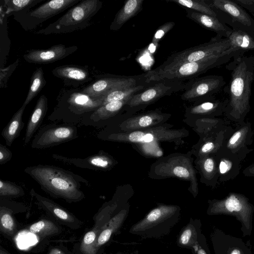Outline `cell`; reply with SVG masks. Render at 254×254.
Returning a JSON list of instances; mask_svg holds the SVG:
<instances>
[{
	"label": "cell",
	"instance_id": "1",
	"mask_svg": "<svg viewBox=\"0 0 254 254\" xmlns=\"http://www.w3.org/2000/svg\"><path fill=\"white\" fill-rule=\"evenodd\" d=\"M226 68L231 72V79L224 88L228 95L224 114L229 120L240 124L245 122L251 109L254 56H235L226 64Z\"/></svg>",
	"mask_w": 254,
	"mask_h": 254
},
{
	"label": "cell",
	"instance_id": "2",
	"mask_svg": "<svg viewBox=\"0 0 254 254\" xmlns=\"http://www.w3.org/2000/svg\"><path fill=\"white\" fill-rule=\"evenodd\" d=\"M24 172L50 196L63 198L69 202L79 201L85 198L81 190V183L86 186L90 185L82 177L53 165L38 164L28 166Z\"/></svg>",
	"mask_w": 254,
	"mask_h": 254
},
{
	"label": "cell",
	"instance_id": "3",
	"mask_svg": "<svg viewBox=\"0 0 254 254\" xmlns=\"http://www.w3.org/2000/svg\"><path fill=\"white\" fill-rule=\"evenodd\" d=\"M240 56L238 52L229 49L219 55L199 61L182 63L165 68L156 67L145 74V82L150 83L166 79H192L210 69L228 63L235 56Z\"/></svg>",
	"mask_w": 254,
	"mask_h": 254
},
{
	"label": "cell",
	"instance_id": "4",
	"mask_svg": "<svg viewBox=\"0 0 254 254\" xmlns=\"http://www.w3.org/2000/svg\"><path fill=\"white\" fill-rule=\"evenodd\" d=\"M190 151L187 153H174L162 157L153 163L148 176L153 179L177 178L189 181L188 190L195 197L198 193L197 170L193 164V158Z\"/></svg>",
	"mask_w": 254,
	"mask_h": 254
},
{
	"label": "cell",
	"instance_id": "5",
	"mask_svg": "<svg viewBox=\"0 0 254 254\" xmlns=\"http://www.w3.org/2000/svg\"><path fill=\"white\" fill-rule=\"evenodd\" d=\"M172 125L165 124L159 127L131 131L100 132L99 138L104 140L141 144L167 141L179 145L184 142L189 132L185 128L171 129Z\"/></svg>",
	"mask_w": 254,
	"mask_h": 254
},
{
	"label": "cell",
	"instance_id": "6",
	"mask_svg": "<svg viewBox=\"0 0 254 254\" xmlns=\"http://www.w3.org/2000/svg\"><path fill=\"white\" fill-rule=\"evenodd\" d=\"M99 0H81L58 20L37 34L50 35L73 32L87 27L92 17L102 7Z\"/></svg>",
	"mask_w": 254,
	"mask_h": 254
},
{
	"label": "cell",
	"instance_id": "7",
	"mask_svg": "<svg viewBox=\"0 0 254 254\" xmlns=\"http://www.w3.org/2000/svg\"><path fill=\"white\" fill-rule=\"evenodd\" d=\"M207 213L209 215L224 214L235 216L245 229L251 228L254 206L245 195L230 192L222 199L209 200Z\"/></svg>",
	"mask_w": 254,
	"mask_h": 254
},
{
	"label": "cell",
	"instance_id": "8",
	"mask_svg": "<svg viewBox=\"0 0 254 254\" xmlns=\"http://www.w3.org/2000/svg\"><path fill=\"white\" fill-rule=\"evenodd\" d=\"M230 48L228 38L216 36L205 43L173 54L158 68H165L182 63L195 62L219 55Z\"/></svg>",
	"mask_w": 254,
	"mask_h": 254
},
{
	"label": "cell",
	"instance_id": "9",
	"mask_svg": "<svg viewBox=\"0 0 254 254\" xmlns=\"http://www.w3.org/2000/svg\"><path fill=\"white\" fill-rule=\"evenodd\" d=\"M217 14V17L232 29L254 32V19L233 0H205Z\"/></svg>",
	"mask_w": 254,
	"mask_h": 254
},
{
	"label": "cell",
	"instance_id": "10",
	"mask_svg": "<svg viewBox=\"0 0 254 254\" xmlns=\"http://www.w3.org/2000/svg\"><path fill=\"white\" fill-rule=\"evenodd\" d=\"M78 137L77 128L73 124H51L42 127L32 140L33 149H43L60 145Z\"/></svg>",
	"mask_w": 254,
	"mask_h": 254
},
{
	"label": "cell",
	"instance_id": "11",
	"mask_svg": "<svg viewBox=\"0 0 254 254\" xmlns=\"http://www.w3.org/2000/svg\"><path fill=\"white\" fill-rule=\"evenodd\" d=\"M225 84L223 77L219 75L195 78L185 85L181 98L184 101L191 102L208 98L214 96Z\"/></svg>",
	"mask_w": 254,
	"mask_h": 254
},
{
	"label": "cell",
	"instance_id": "12",
	"mask_svg": "<svg viewBox=\"0 0 254 254\" xmlns=\"http://www.w3.org/2000/svg\"><path fill=\"white\" fill-rule=\"evenodd\" d=\"M158 82L152 87L133 95L126 106L132 108L148 105L164 96L184 89L185 86L178 80L166 79Z\"/></svg>",
	"mask_w": 254,
	"mask_h": 254
},
{
	"label": "cell",
	"instance_id": "13",
	"mask_svg": "<svg viewBox=\"0 0 254 254\" xmlns=\"http://www.w3.org/2000/svg\"><path fill=\"white\" fill-rule=\"evenodd\" d=\"M254 132L249 122L237 124L232 133L225 140L222 147L236 154L243 161L247 155L254 150L248 145L253 143Z\"/></svg>",
	"mask_w": 254,
	"mask_h": 254
},
{
	"label": "cell",
	"instance_id": "14",
	"mask_svg": "<svg viewBox=\"0 0 254 254\" xmlns=\"http://www.w3.org/2000/svg\"><path fill=\"white\" fill-rule=\"evenodd\" d=\"M52 158L78 168L97 171L110 170L118 163L112 156L103 150L84 158H70L57 154H53Z\"/></svg>",
	"mask_w": 254,
	"mask_h": 254
},
{
	"label": "cell",
	"instance_id": "15",
	"mask_svg": "<svg viewBox=\"0 0 254 254\" xmlns=\"http://www.w3.org/2000/svg\"><path fill=\"white\" fill-rule=\"evenodd\" d=\"M227 103V99L221 100L214 96L196 101L186 108L184 122L200 118L222 116Z\"/></svg>",
	"mask_w": 254,
	"mask_h": 254
},
{
	"label": "cell",
	"instance_id": "16",
	"mask_svg": "<svg viewBox=\"0 0 254 254\" xmlns=\"http://www.w3.org/2000/svg\"><path fill=\"white\" fill-rule=\"evenodd\" d=\"M169 113L151 111L128 118L119 125L121 131H131L164 125L171 117Z\"/></svg>",
	"mask_w": 254,
	"mask_h": 254
},
{
	"label": "cell",
	"instance_id": "17",
	"mask_svg": "<svg viewBox=\"0 0 254 254\" xmlns=\"http://www.w3.org/2000/svg\"><path fill=\"white\" fill-rule=\"evenodd\" d=\"M77 50V46L58 44L47 49L31 50L23 55V58L29 63L48 64L61 60Z\"/></svg>",
	"mask_w": 254,
	"mask_h": 254
},
{
	"label": "cell",
	"instance_id": "18",
	"mask_svg": "<svg viewBox=\"0 0 254 254\" xmlns=\"http://www.w3.org/2000/svg\"><path fill=\"white\" fill-rule=\"evenodd\" d=\"M136 85V80L133 78L106 77L89 85L81 92L92 98H98L105 96L114 90Z\"/></svg>",
	"mask_w": 254,
	"mask_h": 254
},
{
	"label": "cell",
	"instance_id": "19",
	"mask_svg": "<svg viewBox=\"0 0 254 254\" xmlns=\"http://www.w3.org/2000/svg\"><path fill=\"white\" fill-rule=\"evenodd\" d=\"M219 174V182L236 178L239 174L242 161L235 154L222 147L215 154Z\"/></svg>",
	"mask_w": 254,
	"mask_h": 254
},
{
	"label": "cell",
	"instance_id": "20",
	"mask_svg": "<svg viewBox=\"0 0 254 254\" xmlns=\"http://www.w3.org/2000/svg\"><path fill=\"white\" fill-rule=\"evenodd\" d=\"M234 128L229 125L222 130L199 138L190 152L196 158L215 154L223 146L225 140L232 133Z\"/></svg>",
	"mask_w": 254,
	"mask_h": 254
},
{
	"label": "cell",
	"instance_id": "21",
	"mask_svg": "<svg viewBox=\"0 0 254 254\" xmlns=\"http://www.w3.org/2000/svg\"><path fill=\"white\" fill-rule=\"evenodd\" d=\"M80 0H52L40 5L39 7L24 14L32 20L43 22L54 16L70 7H72Z\"/></svg>",
	"mask_w": 254,
	"mask_h": 254
},
{
	"label": "cell",
	"instance_id": "22",
	"mask_svg": "<svg viewBox=\"0 0 254 254\" xmlns=\"http://www.w3.org/2000/svg\"><path fill=\"white\" fill-rule=\"evenodd\" d=\"M179 209L174 205L161 204L151 210L141 220L131 227L130 231L146 230L172 217Z\"/></svg>",
	"mask_w": 254,
	"mask_h": 254
},
{
	"label": "cell",
	"instance_id": "23",
	"mask_svg": "<svg viewBox=\"0 0 254 254\" xmlns=\"http://www.w3.org/2000/svg\"><path fill=\"white\" fill-rule=\"evenodd\" d=\"M187 17L197 23L204 28L213 31L216 36L228 38L232 31V28L216 17L198 12L185 8Z\"/></svg>",
	"mask_w": 254,
	"mask_h": 254
},
{
	"label": "cell",
	"instance_id": "24",
	"mask_svg": "<svg viewBox=\"0 0 254 254\" xmlns=\"http://www.w3.org/2000/svg\"><path fill=\"white\" fill-rule=\"evenodd\" d=\"M104 98H92L82 92H74L67 100V108L73 117L79 118L82 114L93 112L103 106Z\"/></svg>",
	"mask_w": 254,
	"mask_h": 254
},
{
	"label": "cell",
	"instance_id": "25",
	"mask_svg": "<svg viewBox=\"0 0 254 254\" xmlns=\"http://www.w3.org/2000/svg\"><path fill=\"white\" fill-rule=\"evenodd\" d=\"M194 163L195 168L200 175L201 183L212 188L219 184L218 170L215 154L196 158Z\"/></svg>",
	"mask_w": 254,
	"mask_h": 254
},
{
	"label": "cell",
	"instance_id": "26",
	"mask_svg": "<svg viewBox=\"0 0 254 254\" xmlns=\"http://www.w3.org/2000/svg\"><path fill=\"white\" fill-rule=\"evenodd\" d=\"M110 207L108 206L102 210L95 217L94 227L84 235L80 246V251L84 254H96V243L98 237L104 226L108 221Z\"/></svg>",
	"mask_w": 254,
	"mask_h": 254
},
{
	"label": "cell",
	"instance_id": "27",
	"mask_svg": "<svg viewBox=\"0 0 254 254\" xmlns=\"http://www.w3.org/2000/svg\"><path fill=\"white\" fill-rule=\"evenodd\" d=\"M201 138L218 132L229 126V122L217 117H204L185 122Z\"/></svg>",
	"mask_w": 254,
	"mask_h": 254
},
{
	"label": "cell",
	"instance_id": "28",
	"mask_svg": "<svg viewBox=\"0 0 254 254\" xmlns=\"http://www.w3.org/2000/svg\"><path fill=\"white\" fill-rule=\"evenodd\" d=\"M48 111V99L42 95L38 99L28 120L23 139V145L27 146L40 127Z\"/></svg>",
	"mask_w": 254,
	"mask_h": 254
},
{
	"label": "cell",
	"instance_id": "29",
	"mask_svg": "<svg viewBox=\"0 0 254 254\" xmlns=\"http://www.w3.org/2000/svg\"><path fill=\"white\" fill-rule=\"evenodd\" d=\"M52 73L65 82L73 84H82L91 79L87 68L75 65L57 66L52 70Z\"/></svg>",
	"mask_w": 254,
	"mask_h": 254
},
{
	"label": "cell",
	"instance_id": "30",
	"mask_svg": "<svg viewBox=\"0 0 254 254\" xmlns=\"http://www.w3.org/2000/svg\"><path fill=\"white\" fill-rule=\"evenodd\" d=\"M230 42L229 49L239 53L241 56L250 50H254V32L241 29H232L228 38Z\"/></svg>",
	"mask_w": 254,
	"mask_h": 254
},
{
	"label": "cell",
	"instance_id": "31",
	"mask_svg": "<svg viewBox=\"0 0 254 254\" xmlns=\"http://www.w3.org/2000/svg\"><path fill=\"white\" fill-rule=\"evenodd\" d=\"M143 2V0H128L126 1L112 22L110 29L116 31L120 29L127 21L140 11Z\"/></svg>",
	"mask_w": 254,
	"mask_h": 254
},
{
	"label": "cell",
	"instance_id": "32",
	"mask_svg": "<svg viewBox=\"0 0 254 254\" xmlns=\"http://www.w3.org/2000/svg\"><path fill=\"white\" fill-rule=\"evenodd\" d=\"M30 194L35 199L38 205L60 219L68 222L74 221L73 216L64 208L51 199L40 195L34 189H31Z\"/></svg>",
	"mask_w": 254,
	"mask_h": 254
},
{
	"label": "cell",
	"instance_id": "33",
	"mask_svg": "<svg viewBox=\"0 0 254 254\" xmlns=\"http://www.w3.org/2000/svg\"><path fill=\"white\" fill-rule=\"evenodd\" d=\"M25 107L22 105L1 132V135L4 139L6 145L8 146H11L14 141L19 136L24 126L22 116Z\"/></svg>",
	"mask_w": 254,
	"mask_h": 254
},
{
	"label": "cell",
	"instance_id": "34",
	"mask_svg": "<svg viewBox=\"0 0 254 254\" xmlns=\"http://www.w3.org/2000/svg\"><path fill=\"white\" fill-rule=\"evenodd\" d=\"M126 214L127 210L123 209L105 224L97 239L96 243L97 251L102 246L109 240L111 236L121 226Z\"/></svg>",
	"mask_w": 254,
	"mask_h": 254
},
{
	"label": "cell",
	"instance_id": "35",
	"mask_svg": "<svg viewBox=\"0 0 254 254\" xmlns=\"http://www.w3.org/2000/svg\"><path fill=\"white\" fill-rule=\"evenodd\" d=\"M131 97L122 101L110 102L101 106L92 112L89 116V119L97 123L113 117L126 106Z\"/></svg>",
	"mask_w": 254,
	"mask_h": 254
},
{
	"label": "cell",
	"instance_id": "36",
	"mask_svg": "<svg viewBox=\"0 0 254 254\" xmlns=\"http://www.w3.org/2000/svg\"><path fill=\"white\" fill-rule=\"evenodd\" d=\"M46 83L43 69L40 67L32 74L28 92L23 105L26 106L41 91Z\"/></svg>",
	"mask_w": 254,
	"mask_h": 254
},
{
	"label": "cell",
	"instance_id": "37",
	"mask_svg": "<svg viewBox=\"0 0 254 254\" xmlns=\"http://www.w3.org/2000/svg\"><path fill=\"white\" fill-rule=\"evenodd\" d=\"M143 88V85H137L134 86L125 87L114 90L105 96L103 105L110 102L126 100L131 97L137 92L142 90Z\"/></svg>",
	"mask_w": 254,
	"mask_h": 254
},
{
	"label": "cell",
	"instance_id": "38",
	"mask_svg": "<svg viewBox=\"0 0 254 254\" xmlns=\"http://www.w3.org/2000/svg\"><path fill=\"white\" fill-rule=\"evenodd\" d=\"M166 1L173 2L185 8L217 17L216 12L207 3L205 0H168Z\"/></svg>",
	"mask_w": 254,
	"mask_h": 254
},
{
	"label": "cell",
	"instance_id": "39",
	"mask_svg": "<svg viewBox=\"0 0 254 254\" xmlns=\"http://www.w3.org/2000/svg\"><path fill=\"white\" fill-rule=\"evenodd\" d=\"M59 230L58 227L53 222L46 219L41 220L33 224L29 228L31 233L40 238L55 234Z\"/></svg>",
	"mask_w": 254,
	"mask_h": 254
},
{
	"label": "cell",
	"instance_id": "40",
	"mask_svg": "<svg viewBox=\"0 0 254 254\" xmlns=\"http://www.w3.org/2000/svg\"><path fill=\"white\" fill-rule=\"evenodd\" d=\"M43 0H4V7L5 12H23L35 6Z\"/></svg>",
	"mask_w": 254,
	"mask_h": 254
},
{
	"label": "cell",
	"instance_id": "41",
	"mask_svg": "<svg viewBox=\"0 0 254 254\" xmlns=\"http://www.w3.org/2000/svg\"><path fill=\"white\" fill-rule=\"evenodd\" d=\"M23 188L17 184L6 180L0 179V197H19L23 196Z\"/></svg>",
	"mask_w": 254,
	"mask_h": 254
},
{
	"label": "cell",
	"instance_id": "42",
	"mask_svg": "<svg viewBox=\"0 0 254 254\" xmlns=\"http://www.w3.org/2000/svg\"><path fill=\"white\" fill-rule=\"evenodd\" d=\"M0 228L1 231L7 235H12L15 223L11 209L2 205L0 206Z\"/></svg>",
	"mask_w": 254,
	"mask_h": 254
},
{
	"label": "cell",
	"instance_id": "43",
	"mask_svg": "<svg viewBox=\"0 0 254 254\" xmlns=\"http://www.w3.org/2000/svg\"><path fill=\"white\" fill-rule=\"evenodd\" d=\"M178 243L184 247H191L196 245L197 233L193 225L189 224L183 230L179 236Z\"/></svg>",
	"mask_w": 254,
	"mask_h": 254
},
{
	"label": "cell",
	"instance_id": "44",
	"mask_svg": "<svg viewBox=\"0 0 254 254\" xmlns=\"http://www.w3.org/2000/svg\"><path fill=\"white\" fill-rule=\"evenodd\" d=\"M141 153L145 155L154 157H160L163 154L161 148L158 145V142L135 144Z\"/></svg>",
	"mask_w": 254,
	"mask_h": 254
},
{
	"label": "cell",
	"instance_id": "45",
	"mask_svg": "<svg viewBox=\"0 0 254 254\" xmlns=\"http://www.w3.org/2000/svg\"><path fill=\"white\" fill-rule=\"evenodd\" d=\"M175 25L173 22H169L164 23L159 27L155 33L152 38V42L157 44L158 42L169 32Z\"/></svg>",
	"mask_w": 254,
	"mask_h": 254
},
{
	"label": "cell",
	"instance_id": "46",
	"mask_svg": "<svg viewBox=\"0 0 254 254\" xmlns=\"http://www.w3.org/2000/svg\"><path fill=\"white\" fill-rule=\"evenodd\" d=\"M18 62L19 60H17L16 62L6 68L0 69V83L1 88L4 87L5 84H6L9 77L16 68Z\"/></svg>",
	"mask_w": 254,
	"mask_h": 254
},
{
	"label": "cell",
	"instance_id": "47",
	"mask_svg": "<svg viewBox=\"0 0 254 254\" xmlns=\"http://www.w3.org/2000/svg\"><path fill=\"white\" fill-rule=\"evenodd\" d=\"M12 157V152L5 145L0 143V165H4L9 162Z\"/></svg>",
	"mask_w": 254,
	"mask_h": 254
},
{
	"label": "cell",
	"instance_id": "48",
	"mask_svg": "<svg viewBox=\"0 0 254 254\" xmlns=\"http://www.w3.org/2000/svg\"><path fill=\"white\" fill-rule=\"evenodd\" d=\"M243 8L249 10L254 15V0H233Z\"/></svg>",
	"mask_w": 254,
	"mask_h": 254
},
{
	"label": "cell",
	"instance_id": "49",
	"mask_svg": "<svg viewBox=\"0 0 254 254\" xmlns=\"http://www.w3.org/2000/svg\"><path fill=\"white\" fill-rule=\"evenodd\" d=\"M243 174L246 177H254V163H252L243 171Z\"/></svg>",
	"mask_w": 254,
	"mask_h": 254
},
{
	"label": "cell",
	"instance_id": "50",
	"mask_svg": "<svg viewBox=\"0 0 254 254\" xmlns=\"http://www.w3.org/2000/svg\"><path fill=\"white\" fill-rule=\"evenodd\" d=\"M49 254H65L62 250L54 248L52 249L49 252Z\"/></svg>",
	"mask_w": 254,
	"mask_h": 254
},
{
	"label": "cell",
	"instance_id": "51",
	"mask_svg": "<svg viewBox=\"0 0 254 254\" xmlns=\"http://www.w3.org/2000/svg\"><path fill=\"white\" fill-rule=\"evenodd\" d=\"M229 254H242L241 251L237 248L233 249L229 253Z\"/></svg>",
	"mask_w": 254,
	"mask_h": 254
},
{
	"label": "cell",
	"instance_id": "52",
	"mask_svg": "<svg viewBox=\"0 0 254 254\" xmlns=\"http://www.w3.org/2000/svg\"><path fill=\"white\" fill-rule=\"evenodd\" d=\"M0 254H10L9 253L2 249L1 248L0 249Z\"/></svg>",
	"mask_w": 254,
	"mask_h": 254
}]
</instances>
